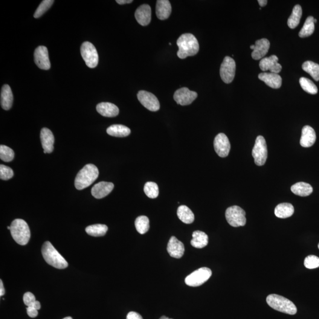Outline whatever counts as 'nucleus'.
Wrapping results in <instances>:
<instances>
[{
  "instance_id": "obj_49",
  "label": "nucleus",
  "mask_w": 319,
  "mask_h": 319,
  "mask_svg": "<svg viewBox=\"0 0 319 319\" xmlns=\"http://www.w3.org/2000/svg\"><path fill=\"white\" fill-rule=\"evenodd\" d=\"M160 319H172L168 318L166 317V316H162V317Z\"/></svg>"
},
{
  "instance_id": "obj_3",
  "label": "nucleus",
  "mask_w": 319,
  "mask_h": 319,
  "mask_svg": "<svg viewBox=\"0 0 319 319\" xmlns=\"http://www.w3.org/2000/svg\"><path fill=\"white\" fill-rule=\"evenodd\" d=\"M42 253L46 262L54 268L64 269L68 266V262L49 241L46 242L43 244Z\"/></svg>"
},
{
  "instance_id": "obj_12",
  "label": "nucleus",
  "mask_w": 319,
  "mask_h": 319,
  "mask_svg": "<svg viewBox=\"0 0 319 319\" xmlns=\"http://www.w3.org/2000/svg\"><path fill=\"white\" fill-rule=\"evenodd\" d=\"M213 144L214 150L220 158H226L228 156L231 144L227 135L223 133H219L214 138Z\"/></svg>"
},
{
  "instance_id": "obj_5",
  "label": "nucleus",
  "mask_w": 319,
  "mask_h": 319,
  "mask_svg": "<svg viewBox=\"0 0 319 319\" xmlns=\"http://www.w3.org/2000/svg\"><path fill=\"white\" fill-rule=\"evenodd\" d=\"M266 303L271 308L291 315L296 314L297 307L292 301L277 294H270L266 297Z\"/></svg>"
},
{
  "instance_id": "obj_2",
  "label": "nucleus",
  "mask_w": 319,
  "mask_h": 319,
  "mask_svg": "<svg viewBox=\"0 0 319 319\" xmlns=\"http://www.w3.org/2000/svg\"><path fill=\"white\" fill-rule=\"evenodd\" d=\"M99 175L98 168L92 164H86L81 169L75 180V187L82 190L91 186Z\"/></svg>"
},
{
  "instance_id": "obj_17",
  "label": "nucleus",
  "mask_w": 319,
  "mask_h": 319,
  "mask_svg": "<svg viewBox=\"0 0 319 319\" xmlns=\"http://www.w3.org/2000/svg\"><path fill=\"white\" fill-rule=\"evenodd\" d=\"M167 250L171 257L179 259L184 254L185 246L175 237H172L168 243Z\"/></svg>"
},
{
  "instance_id": "obj_39",
  "label": "nucleus",
  "mask_w": 319,
  "mask_h": 319,
  "mask_svg": "<svg viewBox=\"0 0 319 319\" xmlns=\"http://www.w3.org/2000/svg\"><path fill=\"white\" fill-rule=\"evenodd\" d=\"M53 2V0H44V1H43L38 8H37L36 12L34 14V18L38 19L41 17L51 7Z\"/></svg>"
},
{
  "instance_id": "obj_6",
  "label": "nucleus",
  "mask_w": 319,
  "mask_h": 319,
  "mask_svg": "<svg viewBox=\"0 0 319 319\" xmlns=\"http://www.w3.org/2000/svg\"><path fill=\"white\" fill-rule=\"evenodd\" d=\"M252 155L254 159L255 163L262 166L266 163L268 156L267 146L265 138L262 135L258 136L252 149Z\"/></svg>"
},
{
  "instance_id": "obj_20",
  "label": "nucleus",
  "mask_w": 319,
  "mask_h": 319,
  "mask_svg": "<svg viewBox=\"0 0 319 319\" xmlns=\"http://www.w3.org/2000/svg\"><path fill=\"white\" fill-rule=\"evenodd\" d=\"M270 43L266 39L258 40L255 42V48L252 52L251 56L254 60H262L268 53Z\"/></svg>"
},
{
  "instance_id": "obj_36",
  "label": "nucleus",
  "mask_w": 319,
  "mask_h": 319,
  "mask_svg": "<svg viewBox=\"0 0 319 319\" xmlns=\"http://www.w3.org/2000/svg\"><path fill=\"white\" fill-rule=\"evenodd\" d=\"M299 82L301 88L309 94L315 95L317 94L318 89L315 84L311 80L307 79L306 78H301Z\"/></svg>"
},
{
  "instance_id": "obj_34",
  "label": "nucleus",
  "mask_w": 319,
  "mask_h": 319,
  "mask_svg": "<svg viewBox=\"0 0 319 319\" xmlns=\"http://www.w3.org/2000/svg\"><path fill=\"white\" fill-rule=\"evenodd\" d=\"M315 31L314 18L312 16H309L304 23L303 27L299 32L298 35L301 38L311 36Z\"/></svg>"
},
{
  "instance_id": "obj_13",
  "label": "nucleus",
  "mask_w": 319,
  "mask_h": 319,
  "mask_svg": "<svg viewBox=\"0 0 319 319\" xmlns=\"http://www.w3.org/2000/svg\"><path fill=\"white\" fill-rule=\"evenodd\" d=\"M173 97L177 104L185 106L192 103L198 97V94L190 91L187 88H182L177 90Z\"/></svg>"
},
{
  "instance_id": "obj_33",
  "label": "nucleus",
  "mask_w": 319,
  "mask_h": 319,
  "mask_svg": "<svg viewBox=\"0 0 319 319\" xmlns=\"http://www.w3.org/2000/svg\"><path fill=\"white\" fill-rule=\"evenodd\" d=\"M303 70L311 75L316 81L319 80V65L312 61H306L302 65Z\"/></svg>"
},
{
  "instance_id": "obj_4",
  "label": "nucleus",
  "mask_w": 319,
  "mask_h": 319,
  "mask_svg": "<svg viewBox=\"0 0 319 319\" xmlns=\"http://www.w3.org/2000/svg\"><path fill=\"white\" fill-rule=\"evenodd\" d=\"M11 236L19 245H25L30 239V231L25 220L17 219L11 223L10 226Z\"/></svg>"
},
{
  "instance_id": "obj_52",
  "label": "nucleus",
  "mask_w": 319,
  "mask_h": 319,
  "mask_svg": "<svg viewBox=\"0 0 319 319\" xmlns=\"http://www.w3.org/2000/svg\"><path fill=\"white\" fill-rule=\"evenodd\" d=\"M316 23H317V20L314 19V23H315V24Z\"/></svg>"
},
{
  "instance_id": "obj_21",
  "label": "nucleus",
  "mask_w": 319,
  "mask_h": 319,
  "mask_svg": "<svg viewBox=\"0 0 319 319\" xmlns=\"http://www.w3.org/2000/svg\"><path fill=\"white\" fill-rule=\"evenodd\" d=\"M259 80L273 89L280 88L282 85V78L277 74L263 72L259 75Z\"/></svg>"
},
{
  "instance_id": "obj_24",
  "label": "nucleus",
  "mask_w": 319,
  "mask_h": 319,
  "mask_svg": "<svg viewBox=\"0 0 319 319\" xmlns=\"http://www.w3.org/2000/svg\"><path fill=\"white\" fill-rule=\"evenodd\" d=\"M97 110L101 115L106 117H115L119 114V109L114 104L101 103L98 104Z\"/></svg>"
},
{
  "instance_id": "obj_27",
  "label": "nucleus",
  "mask_w": 319,
  "mask_h": 319,
  "mask_svg": "<svg viewBox=\"0 0 319 319\" xmlns=\"http://www.w3.org/2000/svg\"><path fill=\"white\" fill-rule=\"evenodd\" d=\"M291 190L295 195L306 197L311 195L313 189L312 186L307 183L298 182L292 186Z\"/></svg>"
},
{
  "instance_id": "obj_47",
  "label": "nucleus",
  "mask_w": 319,
  "mask_h": 319,
  "mask_svg": "<svg viewBox=\"0 0 319 319\" xmlns=\"http://www.w3.org/2000/svg\"><path fill=\"white\" fill-rule=\"evenodd\" d=\"M261 7H265L267 4L268 1L266 0H259L258 1Z\"/></svg>"
},
{
  "instance_id": "obj_7",
  "label": "nucleus",
  "mask_w": 319,
  "mask_h": 319,
  "mask_svg": "<svg viewBox=\"0 0 319 319\" xmlns=\"http://www.w3.org/2000/svg\"><path fill=\"white\" fill-rule=\"evenodd\" d=\"M246 213L244 210L238 206H233L226 211L225 217L232 227H239L245 225Z\"/></svg>"
},
{
  "instance_id": "obj_25",
  "label": "nucleus",
  "mask_w": 319,
  "mask_h": 319,
  "mask_svg": "<svg viewBox=\"0 0 319 319\" xmlns=\"http://www.w3.org/2000/svg\"><path fill=\"white\" fill-rule=\"evenodd\" d=\"M13 95L11 88L8 85L2 87L1 91V106L4 110H9L12 106Z\"/></svg>"
},
{
  "instance_id": "obj_44",
  "label": "nucleus",
  "mask_w": 319,
  "mask_h": 319,
  "mask_svg": "<svg viewBox=\"0 0 319 319\" xmlns=\"http://www.w3.org/2000/svg\"><path fill=\"white\" fill-rule=\"evenodd\" d=\"M127 319H143L142 316L135 312H131L127 315Z\"/></svg>"
},
{
  "instance_id": "obj_32",
  "label": "nucleus",
  "mask_w": 319,
  "mask_h": 319,
  "mask_svg": "<svg viewBox=\"0 0 319 319\" xmlns=\"http://www.w3.org/2000/svg\"><path fill=\"white\" fill-rule=\"evenodd\" d=\"M108 231V227L106 225L95 224L90 225L86 228V233L89 236L95 237L105 236Z\"/></svg>"
},
{
  "instance_id": "obj_37",
  "label": "nucleus",
  "mask_w": 319,
  "mask_h": 319,
  "mask_svg": "<svg viewBox=\"0 0 319 319\" xmlns=\"http://www.w3.org/2000/svg\"><path fill=\"white\" fill-rule=\"evenodd\" d=\"M144 191L145 194L151 199L158 198L159 194L158 185L155 182H147L144 185Z\"/></svg>"
},
{
  "instance_id": "obj_15",
  "label": "nucleus",
  "mask_w": 319,
  "mask_h": 319,
  "mask_svg": "<svg viewBox=\"0 0 319 319\" xmlns=\"http://www.w3.org/2000/svg\"><path fill=\"white\" fill-rule=\"evenodd\" d=\"M278 58L275 55L268 57H264L260 60V68L264 72L269 71L271 73L278 74L282 69V66L278 63Z\"/></svg>"
},
{
  "instance_id": "obj_18",
  "label": "nucleus",
  "mask_w": 319,
  "mask_h": 319,
  "mask_svg": "<svg viewBox=\"0 0 319 319\" xmlns=\"http://www.w3.org/2000/svg\"><path fill=\"white\" fill-rule=\"evenodd\" d=\"M135 19L141 26H146L150 24L152 20V10L149 5H140L135 12Z\"/></svg>"
},
{
  "instance_id": "obj_29",
  "label": "nucleus",
  "mask_w": 319,
  "mask_h": 319,
  "mask_svg": "<svg viewBox=\"0 0 319 319\" xmlns=\"http://www.w3.org/2000/svg\"><path fill=\"white\" fill-rule=\"evenodd\" d=\"M193 239L191 240V245L196 248H203L208 244V235L204 232L196 231L193 232Z\"/></svg>"
},
{
  "instance_id": "obj_42",
  "label": "nucleus",
  "mask_w": 319,
  "mask_h": 319,
  "mask_svg": "<svg viewBox=\"0 0 319 319\" xmlns=\"http://www.w3.org/2000/svg\"><path fill=\"white\" fill-rule=\"evenodd\" d=\"M36 297L33 294L30 292H27L23 296V301L27 307H33L34 303L36 302Z\"/></svg>"
},
{
  "instance_id": "obj_19",
  "label": "nucleus",
  "mask_w": 319,
  "mask_h": 319,
  "mask_svg": "<svg viewBox=\"0 0 319 319\" xmlns=\"http://www.w3.org/2000/svg\"><path fill=\"white\" fill-rule=\"evenodd\" d=\"M43 153H51L54 149V138L53 133L47 128H43L40 133Z\"/></svg>"
},
{
  "instance_id": "obj_10",
  "label": "nucleus",
  "mask_w": 319,
  "mask_h": 319,
  "mask_svg": "<svg viewBox=\"0 0 319 319\" xmlns=\"http://www.w3.org/2000/svg\"><path fill=\"white\" fill-rule=\"evenodd\" d=\"M236 63L231 57L226 56L220 66V76L226 83L233 82L236 75Z\"/></svg>"
},
{
  "instance_id": "obj_23",
  "label": "nucleus",
  "mask_w": 319,
  "mask_h": 319,
  "mask_svg": "<svg viewBox=\"0 0 319 319\" xmlns=\"http://www.w3.org/2000/svg\"><path fill=\"white\" fill-rule=\"evenodd\" d=\"M172 13V5L167 0H158L156 4V15L161 20L169 18Z\"/></svg>"
},
{
  "instance_id": "obj_50",
  "label": "nucleus",
  "mask_w": 319,
  "mask_h": 319,
  "mask_svg": "<svg viewBox=\"0 0 319 319\" xmlns=\"http://www.w3.org/2000/svg\"><path fill=\"white\" fill-rule=\"evenodd\" d=\"M250 48L252 49V50H254V49L255 48V45H251L250 46Z\"/></svg>"
},
{
  "instance_id": "obj_31",
  "label": "nucleus",
  "mask_w": 319,
  "mask_h": 319,
  "mask_svg": "<svg viewBox=\"0 0 319 319\" xmlns=\"http://www.w3.org/2000/svg\"><path fill=\"white\" fill-rule=\"evenodd\" d=\"M301 16H302V8L300 5H295L291 16L287 21L289 27L292 29L296 27L299 25Z\"/></svg>"
},
{
  "instance_id": "obj_22",
  "label": "nucleus",
  "mask_w": 319,
  "mask_h": 319,
  "mask_svg": "<svg viewBox=\"0 0 319 319\" xmlns=\"http://www.w3.org/2000/svg\"><path fill=\"white\" fill-rule=\"evenodd\" d=\"M316 134L314 129L309 126L303 128L300 143L303 147H310L315 143Z\"/></svg>"
},
{
  "instance_id": "obj_48",
  "label": "nucleus",
  "mask_w": 319,
  "mask_h": 319,
  "mask_svg": "<svg viewBox=\"0 0 319 319\" xmlns=\"http://www.w3.org/2000/svg\"><path fill=\"white\" fill-rule=\"evenodd\" d=\"M33 307L37 310H39L41 308V305H40V303L38 301H36V302L34 303Z\"/></svg>"
},
{
  "instance_id": "obj_45",
  "label": "nucleus",
  "mask_w": 319,
  "mask_h": 319,
  "mask_svg": "<svg viewBox=\"0 0 319 319\" xmlns=\"http://www.w3.org/2000/svg\"><path fill=\"white\" fill-rule=\"evenodd\" d=\"M133 1V0H117V1H116L118 4L120 5L130 4L132 3Z\"/></svg>"
},
{
  "instance_id": "obj_26",
  "label": "nucleus",
  "mask_w": 319,
  "mask_h": 319,
  "mask_svg": "<svg viewBox=\"0 0 319 319\" xmlns=\"http://www.w3.org/2000/svg\"><path fill=\"white\" fill-rule=\"evenodd\" d=\"M294 213L293 206L289 203H282L278 205L275 208V215L281 219L291 217Z\"/></svg>"
},
{
  "instance_id": "obj_9",
  "label": "nucleus",
  "mask_w": 319,
  "mask_h": 319,
  "mask_svg": "<svg viewBox=\"0 0 319 319\" xmlns=\"http://www.w3.org/2000/svg\"><path fill=\"white\" fill-rule=\"evenodd\" d=\"M212 275L211 269L202 267L188 275L185 278V283L190 287H198L202 285L210 279Z\"/></svg>"
},
{
  "instance_id": "obj_8",
  "label": "nucleus",
  "mask_w": 319,
  "mask_h": 319,
  "mask_svg": "<svg viewBox=\"0 0 319 319\" xmlns=\"http://www.w3.org/2000/svg\"><path fill=\"white\" fill-rule=\"evenodd\" d=\"M80 53L86 65L89 68L97 67L99 57L95 46L89 42L83 43L80 48Z\"/></svg>"
},
{
  "instance_id": "obj_14",
  "label": "nucleus",
  "mask_w": 319,
  "mask_h": 319,
  "mask_svg": "<svg viewBox=\"0 0 319 319\" xmlns=\"http://www.w3.org/2000/svg\"><path fill=\"white\" fill-rule=\"evenodd\" d=\"M34 62L40 69L49 70L51 68L48 50L45 46H40L36 49L34 53Z\"/></svg>"
},
{
  "instance_id": "obj_35",
  "label": "nucleus",
  "mask_w": 319,
  "mask_h": 319,
  "mask_svg": "<svg viewBox=\"0 0 319 319\" xmlns=\"http://www.w3.org/2000/svg\"><path fill=\"white\" fill-rule=\"evenodd\" d=\"M135 226L138 233L146 234L150 228L149 219L146 216H138L135 219Z\"/></svg>"
},
{
  "instance_id": "obj_16",
  "label": "nucleus",
  "mask_w": 319,
  "mask_h": 319,
  "mask_svg": "<svg viewBox=\"0 0 319 319\" xmlns=\"http://www.w3.org/2000/svg\"><path fill=\"white\" fill-rule=\"evenodd\" d=\"M114 187V185L112 183L101 182L92 188L91 193L94 198L102 199L108 195Z\"/></svg>"
},
{
  "instance_id": "obj_1",
  "label": "nucleus",
  "mask_w": 319,
  "mask_h": 319,
  "mask_svg": "<svg viewBox=\"0 0 319 319\" xmlns=\"http://www.w3.org/2000/svg\"><path fill=\"white\" fill-rule=\"evenodd\" d=\"M177 45L179 47L178 56L182 59L188 56H195L199 51L198 40L192 34H182L177 40Z\"/></svg>"
},
{
  "instance_id": "obj_53",
  "label": "nucleus",
  "mask_w": 319,
  "mask_h": 319,
  "mask_svg": "<svg viewBox=\"0 0 319 319\" xmlns=\"http://www.w3.org/2000/svg\"><path fill=\"white\" fill-rule=\"evenodd\" d=\"M318 248H319V245H318Z\"/></svg>"
},
{
  "instance_id": "obj_30",
  "label": "nucleus",
  "mask_w": 319,
  "mask_h": 319,
  "mask_svg": "<svg viewBox=\"0 0 319 319\" xmlns=\"http://www.w3.org/2000/svg\"><path fill=\"white\" fill-rule=\"evenodd\" d=\"M177 214H178L180 220L186 224H190L195 220V215H194L192 211L185 205L180 206Z\"/></svg>"
},
{
  "instance_id": "obj_28",
  "label": "nucleus",
  "mask_w": 319,
  "mask_h": 319,
  "mask_svg": "<svg viewBox=\"0 0 319 319\" xmlns=\"http://www.w3.org/2000/svg\"><path fill=\"white\" fill-rule=\"evenodd\" d=\"M106 133L113 137H125L130 134L131 130L123 125L115 124L109 127L106 130Z\"/></svg>"
},
{
  "instance_id": "obj_51",
  "label": "nucleus",
  "mask_w": 319,
  "mask_h": 319,
  "mask_svg": "<svg viewBox=\"0 0 319 319\" xmlns=\"http://www.w3.org/2000/svg\"><path fill=\"white\" fill-rule=\"evenodd\" d=\"M63 319H73L71 317H66L65 318H64Z\"/></svg>"
},
{
  "instance_id": "obj_41",
  "label": "nucleus",
  "mask_w": 319,
  "mask_h": 319,
  "mask_svg": "<svg viewBox=\"0 0 319 319\" xmlns=\"http://www.w3.org/2000/svg\"><path fill=\"white\" fill-rule=\"evenodd\" d=\"M14 172L10 167L1 164L0 166V178L3 181H7L13 178Z\"/></svg>"
},
{
  "instance_id": "obj_40",
  "label": "nucleus",
  "mask_w": 319,
  "mask_h": 319,
  "mask_svg": "<svg viewBox=\"0 0 319 319\" xmlns=\"http://www.w3.org/2000/svg\"><path fill=\"white\" fill-rule=\"evenodd\" d=\"M304 266L308 269H315L319 267V258L315 255H309L304 262Z\"/></svg>"
},
{
  "instance_id": "obj_11",
  "label": "nucleus",
  "mask_w": 319,
  "mask_h": 319,
  "mask_svg": "<svg viewBox=\"0 0 319 319\" xmlns=\"http://www.w3.org/2000/svg\"><path fill=\"white\" fill-rule=\"evenodd\" d=\"M137 98L142 105L150 111H158L160 108L158 98L152 93L140 91L138 93Z\"/></svg>"
},
{
  "instance_id": "obj_43",
  "label": "nucleus",
  "mask_w": 319,
  "mask_h": 319,
  "mask_svg": "<svg viewBox=\"0 0 319 319\" xmlns=\"http://www.w3.org/2000/svg\"><path fill=\"white\" fill-rule=\"evenodd\" d=\"M27 313L29 317L34 318L38 315V310H37L33 307H28L27 308Z\"/></svg>"
},
{
  "instance_id": "obj_46",
  "label": "nucleus",
  "mask_w": 319,
  "mask_h": 319,
  "mask_svg": "<svg viewBox=\"0 0 319 319\" xmlns=\"http://www.w3.org/2000/svg\"><path fill=\"white\" fill-rule=\"evenodd\" d=\"M5 294V289L2 280H0V295L2 296Z\"/></svg>"
},
{
  "instance_id": "obj_38",
  "label": "nucleus",
  "mask_w": 319,
  "mask_h": 319,
  "mask_svg": "<svg viewBox=\"0 0 319 319\" xmlns=\"http://www.w3.org/2000/svg\"><path fill=\"white\" fill-rule=\"evenodd\" d=\"M14 158L13 150L4 145L0 146V158L2 161L10 162L12 161Z\"/></svg>"
}]
</instances>
